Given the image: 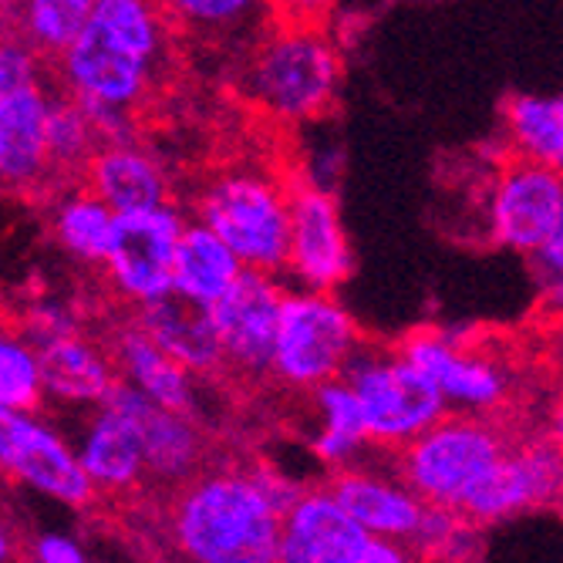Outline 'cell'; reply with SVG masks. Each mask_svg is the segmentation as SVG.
<instances>
[{"instance_id":"obj_1","label":"cell","mask_w":563,"mask_h":563,"mask_svg":"<svg viewBox=\"0 0 563 563\" xmlns=\"http://www.w3.org/2000/svg\"><path fill=\"white\" fill-rule=\"evenodd\" d=\"M294 499V483L271 466L196 473L169 509L173 547L196 563H274Z\"/></svg>"},{"instance_id":"obj_2","label":"cell","mask_w":563,"mask_h":563,"mask_svg":"<svg viewBox=\"0 0 563 563\" xmlns=\"http://www.w3.org/2000/svg\"><path fill=\"white\" fill-rule=\"evenodd\" d=\"M169 27L163 0H98L88 27L58 55L65 91L139 109L169 62Z\"/></svg>"},{"instance_id":"obj_3","label":"cell","mask_w":563,"mask_h":563,"mask_svg":"<svg viewBox=\"0 0 563 563\" xmlns=\"http://www.w3.org/2000/svg\"><path fill=\"white\" fill-rule=\"evenodd\" d=\"M236 88L280 125H311L338 101L341 55L321 21L280 18L246 44Z\"/></svg>"},{"instance_id":"obj_4","label":"cell","mask_w":563,"mask_h":563,"mask_svg":"<svg viewBox=\"0 0 563 563\" xmlns=\"http://www.w3.org/2000/svg\"><path fill=\"white\" fill-rule=\"evenodd\" d=\"M290 196L267 169L220 173L196 199V220L217 230L250 271L280 274L290 253Z\"/></svg>"},{"instance_id":"obj_5","label":"cell","mask_w":563,"mask_h":563,"mask_svg":"<svg viewBox=\"0 0 563 563\" xmlns=\"http://www.w3.org/2000/svg\"><path fill=\"white\" fill-rule=\"evenodd\" d=\"M509 445L489 416L452 412L398 452V473L426 503L463 509Z\"/></svg>"},{"instance_id":"obj_6","label":"cell","mask_w":563,"mask_h":563,"mask_svg":"<svg viewBox=\"0 0 563 563\" xmlns=\"http://www.w3.org/2000/svg\"><path fill=\"white\" fill-rule=\"evenodd\" d=\"M362 347V328L331 290H287L274 351V378L280 385L311 395L338 382Z\"/></svg>"},{"instance_id":"obj_7","label":"cell","mask_w":563,"mask_h":563,"mask_svg":"<svg viewBox=\"0 0 563 563\" xmlns=\"http://www.w3.org/2000/svg\"><path fill=\"white\" fill-rule=\"evenodd\" d=\"M341 378L354 388L365 408L375 449L385 452H401L449 412L442 388L412 357H405L401 347L385 351L365 344L351 357Z\"/></svg>"},{"instance_id":"obj_8","label":"cell","mask_w":563,"mask_h":563,"mask_svg":"<svg viewBox=\"0 0 563 563\" xmlns=\"http://www.w3.org/2000/svg\"><path fill=\"white\" fill-rule=\"evenodd\" d=\"M0 466L18 486L68 509H85L98 496L78 445L71 449L55 426L37 416V408H0Z\"/></svg>"},{"instance_id":"obj_9","label":"cell","mask_w":563,"mask_h":563,"mask_svg":"<svg viewBox=\"0 0 563 563\" xmlns=\"http://www.w3.org/2000/svg\"><path fill=\"white\" fill-rule=\"evenodd\" d=\"M183 233H186V220L169 202L142 213H119L106 264H101L109 287L135 307H145L173 294L176 253Z\"/></svg>"},{"instance_id":"obj_10","label":"cell","mask_w":563,"mask_h":563,"mask_svg":"<svg viewBox=\"0 0 563 563\" xmlns=\"http://www.w3.org/2000/svg\"><path fill=\"white\" fill-rule=\"evenodd\" d=\"M398 347L442 388L449 408H455V412L496 416L514 395L509 368L452 331L422 328L408 334Z\"/></svg>"},{"instance_id":"obj_11","label":"cell","mask_w":563,"mask_h":563,"mask_svg":"<svg viewBox=\"0 0 563 563\" xmlns=\"http://www.w3.org/2000/svg\"><path fill=\"white\" fill-rule=\"evenodd\" d=\"M563 506V445L547 439L514 442L493 473L466 499L463 514L489 527L499 520L523 517L530 509Z\"/></svg>"},{"instance_id":"obj_12","label":"cell","mask_w":563,"mask_h":563,"mask_svg":"<svg viewBox=\"0 0 563 563\" xmlns=\"http://www.w3.org/2000/svg\"><path fill=\"white\" fill-rule=\"evenodd\" d=\"M287 290L277 284V274L243 271L240 280L213 303V321L223 341L227 368L243 378L274 375V351L284 314Z\"/></svg>"},{"instance_id":"obj_13","label":"cell","mask_w":563,"mask_h":563,"mask_svg":"<svg viewBox=\"0 0 563 563\" xmlns=\"http://www.w3.org/2000/svg\"><path fill=\"white\" fill-rule=\"evenodd\" d=\"M560 207H563V173L517 156L496 173L489 186V199H486L489 236L496 246L530 257L547 240Z\"/></svg>"},{"instance_id":"obj_14","label":"cell","mask_w":563,"mask_h":563,"mask_svg":"<svg viewBox=\"0 0 563 563\" xmlns=\"http://www.w3.org/2000/svg\"><path fill=\"white\" fill-rule=\"evenodd\" d=\"M351 243L334 192L294 183L287 274L297 280V287L338 290L351 277Z\"/></svg>"},{"instance_id":"obj_15","label":"cell","mask_w":563,"mask_h":563,"mask_svg":"<svg viewBox=\"0 0 563 563\" xmlns=\"http://www.w3.org/2000/svg\"><path fill=\"white\" fill-rule=\"evenodd\" d=\"M368 537L331 486L303 489L284 514L280 563H362Z\"/></svg>"},{"instance_id":"obj_16","label":"cell","mask_w":563,"mask_h":563,"mask_svg":"<svg viewBox=\"0 0 563 563\" xmlns=\"http://www.w3.org/2000/svg\"><path fill=\"white\" fill-rule=\"evenodd\" d=\"M51 98L44 78L0 88V176L14 192H34L55 173L47 152Z\"/></svg>"},{"instance_id":"obj_17","label":"cell","mask_w":563,"mask_h":563,"mask_svg":"<svg viewBox=\"0 0 563 563\" xmlns=\"http://www.w3.org/2000/svg\"><path fill=\"white\" fill-rule=\"evenodd\" d=\"M112 398L129 408L142 432L148 483L183 486L196 473H202L199 466H202V459H207V439H202L196 426V416L152 401L125 382L112 391Z\"/></svg>"},{"instance_id":"obj_18","label":"cell","mask_w":563,"mask_h":563,"mask_svg":"<svg viewBox=\"0 0 563 563\" xmlns=\"http://www.w3.org/2000/svg\"><path fill=\"white\" fill-rule=\"evenodd\" d=\"M328 486L368 533L391 537L408 547L416 543L429 503L405 483L401 473H378L365 463H354L334 470V479Z\"/></svg>"},{"instance_id":"obj_19","label":"cell","mask_w":563,"mask_h":563,"mask_svg":"<svg viewBox=\"0 0 563 563\" xmlns=\"http://www.w3.org/2000/svg\"><path fill=\"white\" fill-rule=\"evenodd\" d=\"M78 455L98 493H132L148 479L142 432L129 408L115 398L91 408V419L78 435Z\"/></svg>"},{"instance_id":"obj_20","label":"cell","mask_w":563,"mask_h":563,"mask_svg":"<svg viewBox=\"0 0 563 563\" xmlns=\"http://www.w3.org/2000/svg\"><path fill=\"white\" fill-rule=\"evenodd\" d=\"M135 324L159 347H166L176 362H183L189 372H196L199 378L227 368L223 341H220L210 303H199V300L173 290L159 300L139 307Z\"/></svg>"},{"instance_id":"obj_21","label":"cell","mask_w":563,"mask_h":563,"mask_svg":"<svg viewBox=\"0 0 563 563\" xmlns=\"http://www.w3.org/2000/svg\"><path fill=\"white\" fill-rule=\"evenodd\" d=\"M44 398L62 408H98L122 385L112 351H101L81 331L41 344Z\"/></svg>"},{"instance_id":"obj_22","label":"cell","mask_w":563,"mask_h":563,"mask_svg":"<svg viewBox=\"0 0 563 563\" xmlns=\"http://www.w3.org/2000/svg\"><path fill=\"white\" fill-rule=\"evenodd\" d=\"M85 186L95 189L115 213H142L169 202L166 169L139 142L98 145L85 166Z\"/></svg>"},{"instance_id":"obj_23","label":"cell","mask_w":563,"mask_h":563,"mask_svg":"<svg viewBox=\"0 0 563 563\" xmlns=\"http://www.w3.org/2000/svg\"><path fill=\"white\" fill-rule=\"evenodd\" d=\"M112 354H115V365L125 385H132L135 391H142L145 398L159 401L166 408H176V412L196 416L199 375L189 372L183 362H176V357L152 341L139 324H129L115 334Z\"/></svg>"},{"instance_id":"obj_24","label":"cell","mask_w":563,"mask_h":563,"mask_svg":"<svg viewBox=\"0 0 563 563\" xmlns=\"http://www.w3.org/2000/svg\"><path fill=\"white\" fill-rule=\"evenodd\" d=\"M311 405L318 416L311 449L324 466H331V470L354 466V463H362L368 449H375L365 408L344 378L314 388Z\"/></svg>"},{"instance_id":"obj_25","label":"cell","mask_w":563,"mask_h":563,"mask_svg":"<svg viewBox=\"0 0 563 563\" xmlns=\"http://www.w3.org/2000/svg\"><path fill=\"white\" fill-rule=\"evenodd\" d=\"M243 261L233 253V246L210 230L207 223H186V233L179 240L176 253V290L199 300L217 303L243 274Z\"/></svg>"},{"instance_id":"obj_26","label":"cell","mask_w":563,"mask_h":563,"mask_svg":"<svg viewBox=\"0 0 563 563\" xmlns=\"http://www.w3.org/2000/svg\"><path fill=\"white\" fill-rule=\"evenodd\" d=\"M115 220H119V213L109 207V202L85 186V189H71L62 199H55L47 227H51L55 243L62 246V253H68L75 264L101 267L106 264L112 233H115Z\"/></svg>"},{"instance_id":"obj_27","label":"cell","mask_w":563,"mask_h":563,"mask_svg":"<svg viewBox=\"0 0 563 563\" xmlns=\"http://www.w3.org/2000/svg\"><path fill=\"white\" fill-rule=\"evenodd\" d=\"M514 156L563 173V95H514L503 109Z\"/></svg>"},{"instance_id":"obj_28","label":"cell","mask_w":563,"mask_h":563,"mask_svg":"<svg viewBox=\"0 0 563 563\" xmlns=\"http://www.w3.org/2000/svg\"><path fill=\"white\" fill-rule=\"evenodd\" d=\"M163 8L176 31L202 44H250V31H264L274 0H163Z\"/></svg>"},{"instance_id":"obj_29","label":"cell","mask_w":563,"mask_h":563,"mask_svg":"<svg viewBox=\"0 0 563 563\" xmlns=\"http://www.w3.org/2000/svg\"><path fill=\"white\" fill-rule=\"evenodd\" d=\"M98 0H18L11 14L18 18L14 37L27 41L44 58L62 51L88 27Z\"/></svg>"},{"instance_id":"obj_30","label":"cell","mask_w":563,"mask_h":563,"mask_svg":"<svg viewBox=\"0 0 563 563\" xmlns=\"http://www.w3.org/2000/svg\"><path fill=\"white\" fill-rule=\"evenodd\" d=\"M101 139L85 112L81 101L71 91H55L51 98V115H47V152L55 173H71L91 163Z\"/></svg>"},{"instance_id":"obj_31","label":"cell","mask_w":563,"mask_h":563,"mask_svg":"<svg viewBox=\"0 0 563 563\" xmlns=\"http://www.w3.org/2000/svg\"><path fill=\"white\" fill-rule=\"evenodd\" d=\"M44 401L41 347L21 331H8L0 344V408L31 412Z\"/></svg>"},{"instance_id":"obj_32","label":"cell","mask_w":563,"mask_h":563,"mask_svg":"<svg viewBox=\"0 0 563 563\" xmlns=\"http://www.w3.org/2000/svg\"><path fill=\"white\" fill-rule=\"evenodd\" d=\"M479 527L470 514L452 506H432L422 520V530L412 543L416 556H442V560H466L479 550Z\"/></svg>"},{"instance_id":"obj_33","label":"cell","mask_w":563,"mask_h":563,"mask_svg":"<svg viewBox=\"0 0 563 563\" xmlns=\"http://www.w3.org/2000/svg\"><path fill=\"white\" fill-rule=\"evenodd\" d=\"M24 338H31L37 347L47 344V341H58L65 334H78V314L71 311L68 303L62 300H37L31 303L24 318H21V328H18Z\"/></svg>"},{"instance_id":"obj_34","label":"cell","mask_w":563,"mask_h":563,"mask_svg":"<svg viewBox=\"0 0 563 563\" xmlns=\"http://www.w3.org/2000/svg\"><path fill=\"white\" fill-rule=\"evenodd\" d=\"M527 261H530V271L537 277L540 294H550V290L563 287V207H560L547 240L530 253Z\"/></svg>"},{"instance_id":"obj_35","label":"cell","mask_w":563,"mask_h":563,"mask_svg":"<svg viewBox=\"0 0 563 563\" xmlns=\"http://www.w3.org/2000/svg\"><path fill=\"white\" fill-rule=\"evenodd\" d=\"M344 176V145L338 139H324L321 145H311L303 156V176L297 183L318 186L334 192Z\"/></svg>"},{"instance_id":"obj_36","label":"cell","mask_w":563,"mask_h":563,"mask_svg":"<svg viewBox=\"0 0 563 563\" xmlns=\"http://www.w3.org/2000/svg\"><path fill=\"white\" fill-rule=\"evenodd\" d=\"M81 106H85L101 145L106 142H135V109L109 106V101H81Z\"/></svg>"},{"instance_id":"obj_37","label":"cell","mask_w":563,"mask_h":563,"mask_svg":"<svg viewBox=\"0 0 563 563\" xmlns=\"http://www.w3.org/2000/svg\"><path fill=\"white\" fill-rule=\"evenodd\" d=\"M27 556L37 563H81L88 553L78 537L62 530H44L27 543Z\"/></svg>"},{"instance_id":"obj_38","label":"cell","mask_w":563,"mask_h":563,"mask_svg":"<svg viewBox=\"0 0 563 563\" xmlns=\"http://www.w3.org/2000/svg\"><path fill=\"white\" fill-rule=\"evenodd\" d=\"M338 8V0H274L277 18H297V21H324Z\"/></svg>"},{"instance_id":"obj_39","label":"cell","mask_w":563,"mask_h":563,"mask_svg":"<svg viewBox=\"0 0 563 563\" xmlns=\"http://www.w3.org/2000/svg\"><path fill=\"white\" fill-rule=\"evenodd\" d=\"M412 556H416V550H408V543L372 533L368 543H365L362 563H405V560H412Z\"/></svg>"},{"instance_id":"obj_40","label":"cell","mask_w":563,"mask_h":563,"mask_svg":"<svg viewBox=\"0 0 563 563\" xmlns=\"http://www.w3.org/2000/svg\"><path fill=\"white\" fill-rule=\"evenodd\" d=\"M547 435H550L553 442H560V445H563V395L553 401L550 416H547Z\"/></svg>"},{"instance_id":"obj_41","label":"cell","mask_w":563,"mask_h":563,"mask_svg":"<svg viewBox=\"0 0 563 563\" xmlns=\"http://www.w3.org/2000/svg\"><path fill=\"white\" fill-rule=\"evenodd\" d=\"M540 297H543V311L553 314L556 321H563V287L550 290V294H540Z\"/></svg>"},{"instance_id":"obj_42","label":"cell","mask_w":563,"mask_h":563,"mask_svg":"<svg viewBox=\"0 0 563 563\" xmlns=\"http://www.w3.org/2000/svg\"><path fill=\"white\" fill-rule=\"evenodd\" d=\"M556 365L563 368V338H560V347H556Z\"/></svg>"}]
</instances>
